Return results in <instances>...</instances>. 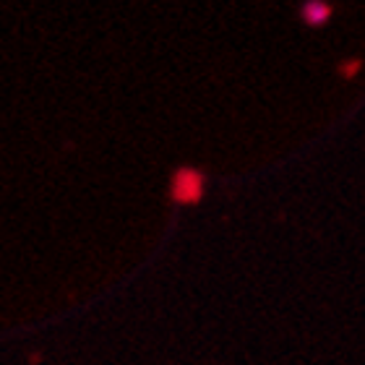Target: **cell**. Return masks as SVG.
I'll return each mask as SVG.
<instances>
[{
	"label": "cell",
	"instance_id": "6da1fadb",
	"mask_svg": "<svg viewBox=\"0 0 365 365\" xmlns=\"http://www.w3.org/2000/svg\"><path fill=\"white\" fill-rule=\"evenodd\" d=\"M201 188H204V180L196 170H180L173 182V196L180 201V204H193L201 198Z\"/></svg>",
	"mask_w": 365,
	"mask_h": 365
},
{
	"label": "cell",
	"instance_id": "7a4b0ae2",
	"mask_svg": "<svg viewBox=\"0 0 365 365\" xmlns=\"http://www.w3.org/2000/svg\"><path fill=\"white\" fill-rule=\"evenodd\" d=\"M303 19L311 24V26H321V24L329 19V6L321 3V0H311L308 6H303Z\"/></svg>",
	"mask_w": 365,
	"mask_h": 365
}]
</instances>
